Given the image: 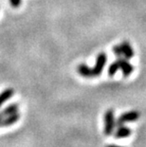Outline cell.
<instances>
[{"mask_svg":"<svg viewBox=\"0 0 146 147\" xmlns=\"http://www.w3.org/2000/svg\"><path fill=\"white\" fill-rule=\"evenodd\" d=\"M115 128V117L114 111L109 109L105 112L104 115V134L106 136H110L113 133Z\"/></svg>","mask_w":146,"mask_h":147,"instance_id":"cell-1","label":"cell"},{"mask_svg":"<svg viewBox=\"0 0 146 147\" xmlns=\"http://www.w3.org/2000/svg\"><path fill=\"white\" fill-rule=\"evenodd\" d=\"M105 64H106V54L102 52L97 56L95 67L91 68L92 77H97L99 75H101V73L102 72V70H104V68Z\"/></svg>","mask_w":146,"mask_h":147,"instance_id":"cell-2","label":"cell"},{"mask_svg":"<svg viewBox=\"0 0 146 147\" xmlns=\"http://www.w3.org/2000/svg\"><path fill=\"white\" fill-rule=\"evenodd\" d=\"M141 114L138 111L133 110V111H128L125 112L120 116L117 120V124L118 125H122L126 123H132V121H136L139 118Z\"/></svg>","mask_w":146,"mask_h":147,"instance_id":"cell-3","label":"cell"},{"mask_svg":"<svg viewBox=\"0 0 146 147\" xmlns=\"http://www.w3.org/2000/svg\"><path fill=\"white\" fill-rule=\"evenodd\" d=\"M118 61H119L120 69H122L123 76L128 77L129 75H131L133 70H134V67H133V65L127 61V59H123L122 57H120L118 59Z\"/></svg>","mask_w":146,"mask_h":147,"instance_id":"cell-4","label":"cell"},{"mask_svg":"<svg viewBox=\"0 0 146 147\" xmlns=\"http://www.w3.org/2000/svg\"><path fill=\"white\" fill-rule=\"evenodd\" d=\"M131 134H132V130L128 127L124 126L123 124H122V125H119V127L117 128L114 136L117 139H124V138H128L129 136H131Z\"/></svg>","mask_w":146,"mask_h":147,"instance_id":"cell-5","label":"cell"},{"mask_svg":"<svg viewBox=\"0 0 146 147\" xmlns=\"http://www.w3.org/2000/svg\"><path fill=\"white\" fill-rule=\"evenodd\" d=\"M120 49H122V55L125 57L127 60L128 59H131L133 56H134V49L131 47V45L128 43V42H122V44L120 45Z\"/></svg>","mask_w":146,"mask_h":147,"instance_id":"cell-6","label":"cell"},{"mask_svg":"<svg viewBox=\"0 0 146 147\" xmlns=\"http://www.w3.org/2000/svg\"><path fill=\"white\" fill-rule=\"evenodd\" d=\"M18 110H19L18 105H16V104H11V105L7 106V107L4 108L1 112H0V118L7 117V116H10V115H12V114L18 113Z\"/></svg>","mask_w":146,"mask_h":147,"instance_id":"cell-7","label":"cell"},{"mask_svg":"<svg viewBox=\"0 0 146 147\" xmlns=\"http://www.w3.org/2000/svg\"><path fill=\"white\" fill-rule=\"evenodd\" d=\"M13 89L12 88H7L4 91H2L0 93V107L5 104L8 100H10L12 96H13Z\"/></svg>","mask_w":146,"mask_h":147,"instance_id":"cell-8","label":"cell"},{"mask_svg":"<svg viewBox=\"0 0 146 147\" xmlns=\"http://www.w3.org/2000/svg\"><path fill=\"white\" fill-rule=\"evenodd\" d=\"M77 71H78L81 76H83L85 78H91L92 77L91 68L85 64H81L80 65H78V67H77Z\"/></svg>","mask_w":146,"mask_h":147,"instance_id":"cell-9","label":"cell"},{"mask_svg":"<svg viewBox=\"0 0 146 147\" xmlns=\"http://www.w3.org/2000/svg\"><path fill=\"white\" fill-rule=\"evenodd\" d=\"M120 69V65H119V61L116 60L115 62H113L112 64L109 65V67H108V75L109 76H114L115 74L118 70Z\"/></svg>","mask_w":146,"mask_h":147,"instance_id":"cell-10","label":"cell"},{"mask_svg":"<svg viewBox=\"0 0 146 147\" xmlns=\"http://www.w3.org/2000/svg\"><path fill=\"white\" fill-rule=\"evenodd\" d=\"M113 52L115 55L118 56V57H122V49H120V46H115L113 48Z\"/></svg>","mask_w":146,"mask_h":147,"instance_id":"cell-11","label":"cell"},{"mask_svg":"<svg viewBox=\"0 0 146 147\" xmlns=\"http://www.w3.org/2000/svg\"><path fill=\"white\" fill-rule=\"evenodd\" d=\"M10 1L13 8H18L21 4V0H10Z\"/></svg>","mask_w":146,"mask_h":147,"instance_id":"cell-12","label":"cell"},{"mask_svg":"<svg viewBox=\"0 0 146 147\" xmlns=\"http://www.w3.org/2000/svg\"><path fill=\"white\" fill-rule=\"evenodd\" d=\"M106 147H122V146H119V145H114V144H111V145H107Z\"/></svg>","mask_w":146,"mask_h":147,"instance_id":"cell-13","label":"cell"}]
</instances>
